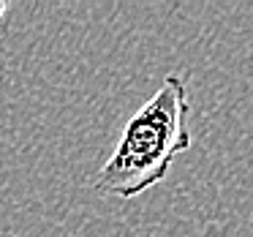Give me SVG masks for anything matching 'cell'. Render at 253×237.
<instances>
[{"label": "cell", "mask_w": 253, "mask_h": 237, "mask_svg": "<svg viewBox=\"0 0 253 237\" xmlns=\"http://www.w3.org/2000/svg\"><path fill=\"white\" fill-rule=\"evenodd\" d=\"M3 11H6V3H0V14H3Z\"/></svg>", "instance_id": "cell-2"}, {"label": "cell", "mask_w": 253, "mask_h": 237, "mask_svg": "<svg viewBox=\"0 0 253 237\" xmlns=\"http://www.w3.org/2000/svg\"><path fill=\"white\" fill-rule=\"evenodd\" d=\"M188 79L180 71L164 77L153 98L126 123L112 155L95 172L93 188L101 196L133 199L155 188L180 153L193 144L188 128Z\"/></svg>", "instance_id": "cell-1"}]
</instances>
